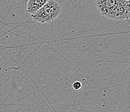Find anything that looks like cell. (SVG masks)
Segmentation results:
<instances>
[{
    "label": "cell",
    "mask_w": 130,
    "mask_h": 112,
    "mask_svg": "<svg viewBox=\"0 0 130 112\" xmlns=\"http://www.w3.org/2000/svg\"><path fill=\"white\" fill-rule=\"evenodd\" d=\"M49 0H28L27 12L32 14L43 7Z\"/></svg>",
    "instance_id": "3957f363"
},
{
    "label": "cell",
    "mask_w": 130,
    "mask_h": 112,
    "mask_svg": "<svg viewBox=\"0 0 130 112\" xmlns=\"http://www.w3.org/2000/svg\"><path fill=\"white\" fill-rule=\"evenodd\" d=\"M61 12V7L58 2L49 0L41 9L31 14V18L40 23H50L58 17Z\"/></svg>",
    "instance_id": "7a4b0ae2"
},
{
    "label": "cell",
    "mask_w": 130,
    "mask_h": 112,
    "mask_svg": "<svg viewBox=\"0 0 130 112\" xmlns=\"http://www.w3.org/2000/svg\"><path fill=\"white\" fill-rule=\"evenodd\" d=\"M96 7L104 17L116 21L130 19V2L126 0H96Z\"/></svg>",
    "instance_id": "6da1fadb"
},
{
    "label": "cell",
    "mask_w": 130,
    "mask_h": 112,
    "mask_svg": "<svg viewBox=\"0 0 130 112\" xmlns=\"http://www.w3.org/2000/svg\"><path fill=\"white\" fill-rule=\"evenodd\" d=\"M126 1H128V2H130V0H126Z\"/></svg>",
    "instance_id": "5b68a950"
},
{
    "label": "cell",
    "mask_w": 130,
    "mask_h": 112,
    "mask_svg": "<svg viewBox=\"0 0 130 112\" xmlns=\"http://www.w3.org/2000/svg\"><path fill=\"white\" fill-rule=\"evenodd\" d=\"M82 86V83L80 82H79V81H75V82H74L73 83V84H72V87H73V89H74V90H79V89H81Z\"/></svg>",
    "instance_id": "277c9868"
}]
</instances>
